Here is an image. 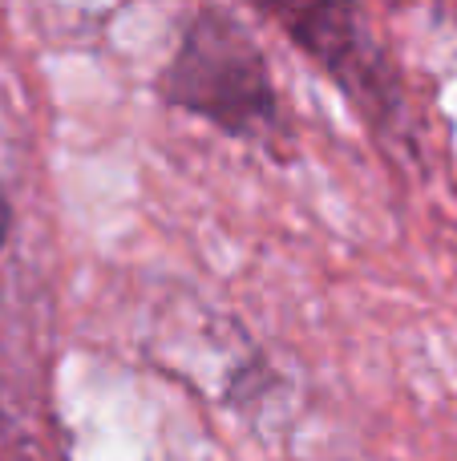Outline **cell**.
Wrapping results in <instances>:
<instances>
[{
	"instance_id": "1",
	"label": "cell",
	"mask_w": 457,
	"mask_h": 461,
	"mask_svg": "<svg viewBox=\"0 0 457 461\" xmlns=\"http://www.w3.org/2000/svg\"><path fill=\"white\" fill-rule=\"evenodd\" d=\"M170 97L227 130L272 122V86L251 41L235 24L202 21L170 65Z\"/></svg>"
},
{
	"instance_id": "2",
	"label": "cell",
	"mask_w": 457,
	"mask_h": 461,
	"mask_svg": "<svg viewBox=\"0 0 457 461\" xmlns=\"http://www.w3.org/2000/svg\"><path fill=\"white\" fill-rule=\"evenodd\" d=\"M267 8L324 57L340 53L353 41L348 0H267Z\"/></svg>"
},
{
	"instance_id": "3",
	"label": "cell",
	"mask_w": 457,
	"mask_h": 461,
	"mask_svg": "<svg viewBox=\"0 0 457 461\" xmlns=\"http://www.w3.org/2000/svg\"><path fill=\"white\" fill-rule=\"evenodd\" d=\"M4 227H8V207H4V191H0V243H4Z\"/></svg>"
}]
</instances>
